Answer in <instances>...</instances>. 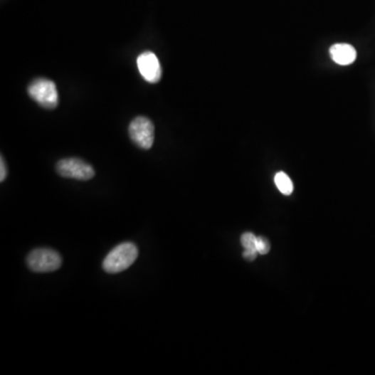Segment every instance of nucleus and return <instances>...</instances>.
Segmentation results:
<instances>
[{"label": "nucleus", "mask_w": 375, "mask_h": 375, "mask_svg": "<svg viewBox=\"0 0 375 375\" xmlns=\"http://www.w3.org/2000/svg\"><path fill=\"white\" fill-rule=\"evenodd\" d=\"M139 250L134 243L120 244L116 246L102 263L103 269L107 273H120L130 268L138 258Z\"/></svg>", "instance_id": "nucleus-1"}, {"label": "nucleus", "mask_w": 375, "mask_h": 375, "mask_svg": "<svg viewBox=\"0 0 375 375\" xmlns=\"http://www.w3.org/2000/svg\"><path fill=\"white\" fill-rule=\"evenodd\" d=\"M28 268L33 273H53L62 266V258L60 253L53 249L38 248L29 253Z\"/></svg>", "instance_id": "nucleus-2"}, {"label": "nucleus", "mask_w": 375, "mask_h": 375, "mask_svg": "<svg viewBox=\"0 0 375 375\" xmlns=\"http://www.w3.org/2000/svg\"><path fill=\"white\" fill-rule=\"evenodd\" d=\"M28 95L45 109L57 107L58 93L55 83L47 78H37L28 88Z\"/></svg>", "instance_id": "nucleus-3"}, {"label": "nucleus", "mask_w": 375, "mask_h": 375, "mask_svg": "<svg viewBox=\"0 0 375 375\" xmlns=\"http://www.w3.org/2000/svg\"><path fill=\"white\" fill-rule=\"evenodd\" d=\"M130 139L142 149H150L154 142V125L146 117H137L130 125Z\"/></svg>", "instance_id": "nucleus-4"}, {"label": "nucleus", "mask_w": 375, "mask_h": 375, "mask_svg": "<svg viewBox=\"0 0 375 375\" xmlns=\"http://www.w3.org/2000/svg\"><path fill=\"white\" fill-rule=\"evenodd\" d=\"M57 171L60 176L78 181H89L95 175L93 167L80 159H60L57 164Z\"/></svg>", "instance_id": "nucleus-5"}, {"label": "nucleus", "mask_w": 375, "mask_h": 375, "mask_svg": "<svg viewBox=\"0 0 375 375\" xmlns=\"http://www.w3.org/2000/svg\"><path fill=\"white\" fill-rule=\"evenodd\" d=\"M139 71L146 82L157 84L162 78V67L158 57L152 51H145L137 58Z\"/></svg>", "instance_id": "nucleus-6"}, {"label": "nucleus", "mask_w": 375, "mask_h": 375, "mask_svg": "<svg viewBox=\"0 0 375 375\" xmlns=\"http://www.w3.org/2000/svg\"><path fill=\"white\" fill-rule=\"evenodd\" d=\"M332 60L341 66L352 64L356 58V51L350 44H334L329 49Z\"/></svg>", "instance_id": "nucleus-7"}, {"label": "nucleus", "mask_w": 375, "mask_h": 375, "mask_svg": "<svg viewBox=\"0 0 375 375\" xmlns=\"http://www.w3.org/2000/svg\"><path fill=\"white\" fill-rule=\"evenodd\" d=\"M257 236L253 235V233H244L241 236V244L244 248L243 258L244 259L253 262L257 259Z\"/></svg>", "instance_id": "nucleus-8"}, {"label": "nucleus", "mask_w": 375, "mask_h": 375, "mask_svg": "<svg viewBox=\"0 0 375 375\" xmlns=\"http://www.w3.org/2000/svg\"><path fill=\"white\" fill-rule=\"evenodd\" d=\"M276 188L284 195H291L293 192V183L285 172H278L275 176Z\"/></svg>", "instance_id": "nucleus-9"}, {"label": "nucleus", "mask_w": 375, "mask_h": 375, "mask_svg": "<svg viewBox=\"0 0 375 375\" xmlns=\"http://www.w3.org/2000/svg\"><path fill=\"white\" fill-rule=\"evenodd\" d=\"M257 250L259 255H267L270 251V243L264 237H257Z\"/></svg>", "instance_id": "nucleus-10"}, {"label": "nucleus", "mask_w": 375, "mask_h": 375, "mask_svg": "<svg viewBox=\"0 0 375 375\" xmlns=\"http://www.w3.org/2000/svg\"><path fill=\"white\" fill-rule=\"evenodd\" d=\"M8 175V169H6V162H4V157H1V161H0V181H4Z\"/></svg>", "instance_id": "nucleus-11"}]
</instances>
